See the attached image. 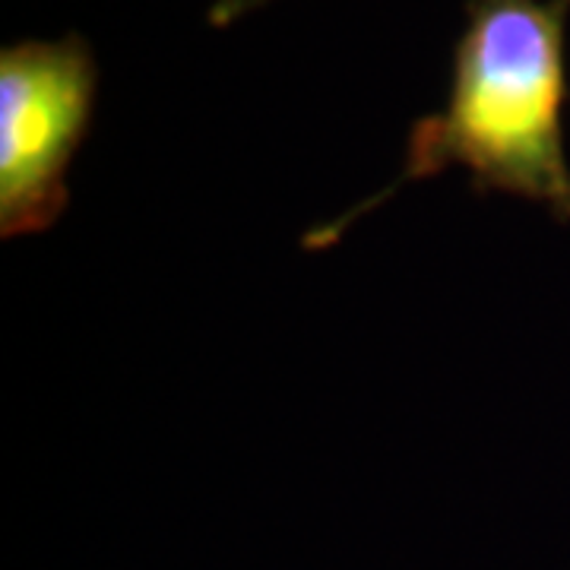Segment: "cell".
<instances>
[{
  "label": "cell",
  "instance_id": "3",
  "mask_svg": "<svg viewBox=\"0 0 570 570\" xmlns=\"http://www.w3.org/2000/svg\"><path fill=\"white\" fill-rule=\"evenodd\" d=\"M269 3L273 0H213V7H209V26L228 29V26H235V22L245 20L250 13L264 10Z\"/></svg>",
  "mask_w": 570,
  "mask_h": 570
},
{
  "label": "cell",
  "instance_id": "1",
  "mask_svg": "<svg viewBox=\"0 0 570 570\" xmlns=\"http://www.w3.org/2000/svg\"><path fill=\"white\" fill-rule=\"evenodd\" d=\"M568 20L570 0H466L444 108L412 124L393 181L307 228L302 247H333L396 190L448 168H463L479 197H520L570 223Z\"/></svg>",
  "mask_w": 570,
  "mask_h": 570
},
{
  "label": "cell",
  "instance_id": "2",
  "mask_svg": "<svg viewBox=\"0 0 570 570\" xmlns=\"http://www.w3.org/2000/svg\"><path fill=\"white\" fill-rule=\"evenodd\" d=\"M99 63L89 41L26 39L0 51V238L41 235L70 206L67 171L89 134Z\"/></svg>",
  "mask_w": 570,
  "mask_h": 570
}]
</instances>
